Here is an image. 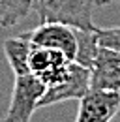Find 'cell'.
I'll return each instance as SVG.
<instances>
[{
  "label": "cell",
  "instance_id": "cell-1",
  "mask_svg": "<svg viewBox=\"0 0 120 122\" xmlns=\"http://www.w3.org/2000/svg\"><path fill=\"white\" fill-rule=\"evenodd\" d=\"M92 6L94 0H34V10L41 23L56 21L75 28L92 30Z\"/></svg>",
  "mask_w": 120,
  "mask_h": 122
},
{
  "label": "cell",
  "instance_id": "cell-2",
  "mask_svg": "<svg viewBox=\"0 0 120 122\" xmlns=\"http://www.w3.org/2000/svg\"><path fill=\"white\" fill-rule=\"evenodd\" d=\"M45 88L47 86L32 71L15 75L11 102L2 122H30L34 111L40 109V100Z\"/></svg>",
  "mask_w": 120,
  "mask_h": 122
},
{
  "label": "cell",
  "instance_id": "cell-3",
  "mask_svg": "<svg viewBox=\"0 0 120 122\" xmlns=\"http://www.w3.org/2000/svg\"><path fill=\"white\" fill-rule=\"evenodd\" d=\"M21 36H25L32 45L64 53L70 60H75L77 56V28L71 25L47 21V23H40V26L28 32H23Z\"/></svg>",
  "mask_w": 120,
  "mask_h": 122
},
{
  "label": "cell",
  "instance_id": "cell-4",
  "mask_svg": "<svg viewBox=\"0 0 120 122\" xmlns=\"http://www.w3.org/2000/svg\"><path fill=\"white\" fill-rule=\"evenodd\" d=\"M88 90H90V68L79 64L77 60H71L66 77L60 83L45 88L43 96L40 100V107H49L55 103H60V102H68V100H81Z\"/></svg>",
  "mask_w": 120,
  "mask_h": 122
},
{
  "label": "cell",
  "instance_id": "cell-5",
  "mask_svg": "<svg viewBox=\"0 0 120 122\" xmlns=\"http://www.w3.org/2000/svg\"><path fill=\"white\" fill-rule=\"evenodd\" d=\"M120 111V92L90 88L79 100L75 122H111Z\"/></svg>",
  "mask_w": 120,
  "mask_h": 122
},
{
  "label": "cell",
  "instance_id": "cell-6",
  "mask_svg": "<svg viewBox=\"0 0 120 122\" xmlns=\"http://www.w3.org/2000/svg\"><path fill=\"white\" fill-rule=\"evenodd\" d=\"M70 64H71V60L60 51L38 45H32V49H30L28 68L45 86H53V85L60 83L68 73Z\"/></svg>",
  "mask_w": 120,
  "mask_h": 122
},
{
  "label": "cell",
  "instance_id": "cell-7",
  "mask_svg": "<svg viewBox=\"0 0 120 122\" xmlns=\"http://www.w3.org/2000/svg\"><path fill=\"white\" fill-rule=\"evenodd\" d=\"M90 88L120 92V51L98 45L90 66Z\"/></svg>",
  "mask_w": 120,
  "mask_h": 122
},
{
  "label": "cell",
  "instance_id": "cell-8",
  "mask_svg": "<svg viewBox=\"0 0 120 122\" xmlns=\"http://www.w3.org/2000/svg\"><path fill=\"white\" fill-rule=\"evenodd\" d=\"M2 49H4V56L10 64L13 75H19V73H28V55L30 49H32V43L25 36H17V38H8L4 43H2Z\"/></svg>",
  "mask_w": 120,
  "mask_h": 122
},
{
  "label": "cell",
  "instance_id": "cell-9",
  "mask_svg": "<svg viewBox=\"0 0 120 122\" xmlns=\"http://www.w3.org/2000/svg\"><path fill=\"white\" fill-rule=\"evenodd\" d=\"M32 8L34 0H0V26H15L32 11Z\"/></svg>",
  "mask_w": 120,
  "mask_h": 122
},
{
  "label": "cell",
  "instance_id": "cell-10",
  "mask_svg": "<svg viewBox=\"0 0 120 122\" xmlns=\"http://www.w3.org/2000/svg\"><path fill=\"white\" fill-rule=\"evenodd\" d=\"M94 30L96 28H92V30L77 28V56H75V60L86 68L92 66V60L98 51V40H96Z\"/></svg>",
  "mask_w": 120,
  "mask_h": 122
},
{
  "label": "cell",
  "instance_id": "cell-11",
  "mask_svg": "<svg viewBox=\"0 0 120 122\" xmlns=\"http://www.w3.org/2000/svg\"><path fill=\"white\" fill-rule=\"evenodd\" d=\"M94 32H96L98 45L120 51V26H111V28H98L96 26Z\"/></svg>",
  "mask_w": 120,
  "mask_h": 122
},
{
  "label": "cell",
  "instance_id": "cell-12",
  "mask_svg": "<svg viewBox=\"0 0 120 122\" xmlns=\"http://www.w3.org/2000/svg\"><path fill=\"white\" fill-rule=\"evenodd\" d=\"M113 0H94V4L96 6H107V4H111Z\"/></svg>",
  "mask_w": 120,
  "mask_h": 122
},
{
  "label": "cell",
  "instance_id": "cell-13",
  "mask_svg": "<svg viewBox=\"0 0 120 122\" xmlns=\"http://www.w3.org/2000/svg\"><path fill=\"white\" fill-rule=\"evenodd\" d=\"M0 122H2V120H0Z\"/></svg>",
  "mask_w": 120,
  "mask_h": 122
}]
</instances>
